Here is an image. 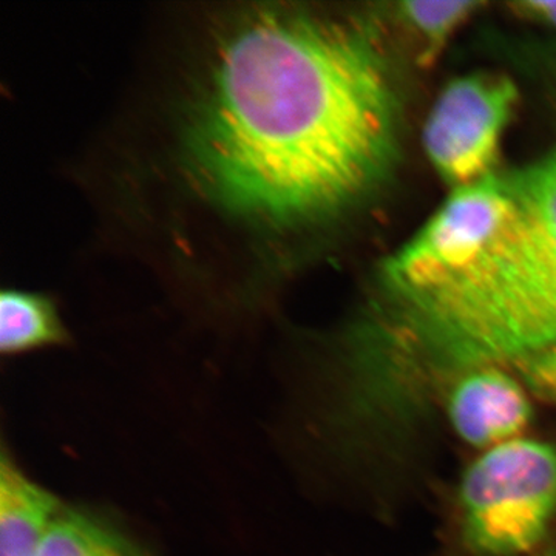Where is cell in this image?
<instances>
[{
    "label": "cell",
    "mask_w": 556,
    "mask_h": 556,
    "mask_svg": "<svg viewBox=\"0 0 556 556\" xmlns=\"http://www.w3.org/2000/svg\"><path fill=\"white\" fill-rule=\"evenodd\" d=\"M393 89L356 25L262 5L219 36L182 129L190 178L262 228L332 217L367 195L396 153Z\"/></svg>",
    "instance_id": "1"
},
{
    "label": "cell",
    "mask_w": 556,
    "mask_h": 556,
    "mask_svg": "<svg viewBox=\"0 0 556 556\" xmlns=\"http://www.w3.org/2000/svg\"><path fill=\"white\" fill-rule=\"evenodd\" d=\"M464 538L482 556L535 551L556 514V447L518 438L485 450L459 489Z\"/></svg>",
    "instance_id": "2"
},
{
    "label": "cell",
    "mask_w": 556,
    "mask_h": 556,
    "mask_svg": "<svg viewBox=\"0 0 556 556\" xmlns=\"http://www.w3.org/2000/svg\"><path fill=\"white\" fill-rule=\"evenodd\" d=\"M508 212L503 175L453 190L437 214L383 265L394 294L434 287L473 265Z\"/></svg>",
    "instance_id": "3"
},
{
    "label": "cell",
    "mask_w": 556,
    "mask_h": 556,
    "mask_svg": "<svg viewBox=\"0 0 556 556\" xmlns=\"http://www.w3.org/2000/svg\"><path fill=\"white\" fill-rule=\"evenodd\" d=\"M518 101L506 76L468 75L439 94L424 129L434 169L460 188L493 174L501 137Z\"/></svg>",
    "instance_id": "4"
},
{
    "label": "cell",
    "mask_w": 556,
    "mask_h": 556,
    "mask_svg": "<svg viewBox=\"0 0 556 556\" xmlns=\"http://www.w3.org/2000/svg\"><path fill=\"white\" fill-rule=\"evenodd\" d=\"M447 409L457 437L482 450L518 439L532 420L525 387L497 365L457 376Z\"/></svg>",
    "instance_id": "5"
},
{
    "label": "cell",
    "mask_w": 556,
    "mask_h": 556,
    "mask_svg": "<svg viewBox=\"0 0 556 556\" xmlns=\"http://www.w3.org/2000/svg\"><path fill=\"white\" fill-rule=\"evenodd\" d=\"M64 506L33 481L3 448L0 459V556H36Z\"/></svg>",
    "instance_id": "6"
},
{
    "label": "cell",
    "mask_w": 556,
    "mask_h": 556,
    "mask_svg": "<svg viewBox=\"0 0 556 556\" xmlns=\"http://www.w3.org/2000/svg\"><path fill=\"white\" fill-rule=\"evenodd\" d=\"M36 556H150L130 533L100 511L62 506Z\"/></svg>",
    "instance_id": "7"
},
{
    "label": "cell",
    "mask_w": 556,
    "mask_h": 556,
    "mask_svg": "<svg viewBox=\"0 0 556 556\" xmlns=\"http://www.w3.org/2000/svg\"><path fill=\"white\" fill-rule=\"evenodd\" d=\"M65 329L50 299L10 289L0 295V351L5 356L61 345Z\"/></svg>",
    "instance_id": "8"
},
{
    "label": "cell",
    "mask_w": 556,
    "mask_h": 556,
    "mask_svg": "<svg viewBox=\"0 0 556 556\" xmlns=\"http://www.w3.org/2000/svg\"><path fill=\"white\" fill-rule=\"evenodd\" d=\"M481 7L478 0H408L394 9L399 21L419 42V61L431 64L457 27Z\"/></svg>",
    "instance_id": "9"
},
{
    "label": "cell",
    "mask_w": 556,
    "mask_h": 556,
    "mask_svg": "<svg viewBox=\"0 0 556 556\" xmlns=\"http://www.w3.org/2000/svg\"><path fill=\"white\" fill-rule=\"evenodd\" d=\"M511 365L530 391L556 404V346L536 351Z\"/></svg>",
    "instance_id": "10"
},
{
    "label": "cell",
    "mask_w": 556,
    "mask_h": 556,
    "mask_svg": "<svg viewBox=\"0 0 556 556\" xmlns=\"http://www.w3.org/2000/svg\"><path fill=\"white\" fill-rule=\"evenodd\" d=\"M511 9L527 21L536 22L556 30V0H522V2L511 3Z\"/></svg>",
    "instance_id": "11"
},
{
    "label": "cell",
    "mask_w": 556,
    "mask_h": 556,
    "mask_svg": "<svg viewBox=\"0 0 556 556\" xmlns=\"http://www.w3.org/2000/svg\"><path fill=\"white\" fill-rule=\"evenodd\" d=\"M540 556H556V547L551 548V551H547L546 554L540 555Z\"/></svg>",
    "instance_id": "12"
}]
</instances>
